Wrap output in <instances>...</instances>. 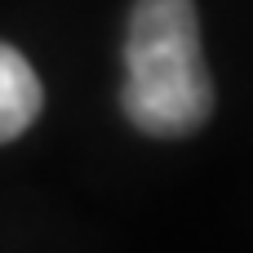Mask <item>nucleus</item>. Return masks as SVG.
<instances>
[{
	"label": "nucleus",
	"mask_w": 253,
	"mask_h": 253,
	"mask_svg": "<svg viewBox=\"0 0 253 253\" xmlns=\"http://www.w3.org/2000/svg\"><path fill=\"white\" fill-rule=\"evenodd\" d=\"M125 116L151 138H182L213 111L191 0H138L125 36Z\"/></svg>",
	"instance_id": "obj_1"
},
{
	"label": "nucleus",
	"mask_w": 253,
	"mask_h": 253,
	"mask_svg": "<svg viewBox=\"0 0 253 253\" xmlns=\"http://www.w3.org/2000/svg\"><path fill=\"white\" fill-rule=\"evenodd\" d=\"M40 102H44V89L31 62L13 44H0V142L22 138L36 125Z\"/></svg>",
	"instance_id": "obj_2"
}]
</instances>
